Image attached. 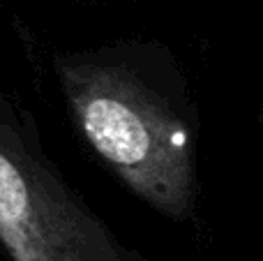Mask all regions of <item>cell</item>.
I'll list each match as a JSON object with an SVG mask.
<instances>
[{
	"label": "cell",
	"instance_id": "7a4b0ae2",
	"mask_svg": "<svg viewBox=\"0 0 263 261\" xmlns=\"http://www.w3.org/2000/svg\"><path fill=\"white\" fill-rule=\"evenodd\" d=\"M0 248L9 261H153L67 183L30 111L0 90Z\"/></svg>",
	"mask_w": 263,
	"mask_h": 261
},
{
	"label": "cell",
	"instance_id": "6da1fadb",
	"mask_svg": "<svg viewBox=\"0 0 263 261\" xmlns=\"http://www.w3.org/2000/svg\"><path fill=\"white\" fill-rule=\"evenodd\" d=\"M51 67L77 132L127 192L164 220H192L201 118L171 46L125 37L55 51Z\"/></svg>",
	"mask_w": 263,
	"mask_h": 261
}]
</instances>
